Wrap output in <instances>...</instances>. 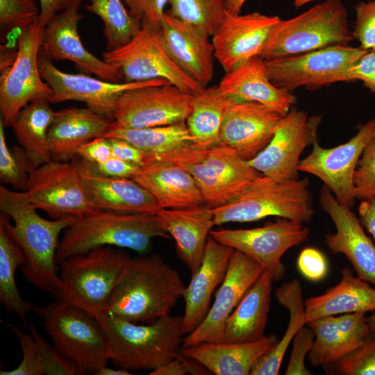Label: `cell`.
Returning a JSON list of instances; mask_svg holds the SVG:
<instances>
[{
  "instance_id": "1",
  "label": "cell",
  "mask_w": 375,
  "mask_h": 375,
  "mask_svg": "<svg viewBox=\"0 0 375 375\" xmlns=\"http://www.w3.org/2000/svg\"><path fill=\"white\" fill-rule=\"evenodd\" d=\"M0 217L9 236L23 251L24 278L40 290L54 294L60 283L56 253L61 232L76 217L49 220L42 217L31 203L26 192L0 186Z\"/></svg>"
},
{
  "instance_id": "2",
  "label": "cell",
  "mask_w": 375,
  "mask_h": 375,
  "mask_svg": "<svg viewBox=\"0 0 375 375\" xmlns=\"http://www.w3.org/2000/svg\"><path fill=\"white\" fill-rule=\"evenodd\" d=\"M185 285L178 272L157 254L131 258L101 315L151 323L170 315Z\"/></svg>"
},
{
  "instance_id": "3",
  "label": "cell",
  "mask_w": 375,
  "mask_h": 375,
  "mask_svg": "<svg viewBox=\"0 0 375 375\" xmlns=\"http://www.w3.org/2000/svg\"><path fill=\"white\" fill-rule=\"evenodd\" d=\"M97 319L108 343L110 360L119 368L153 371L181 350L182 316L169 315L147 325L103 314Z\"/></svg>"
},
{
  "instance_id": "4",
  "label": "cell",
  "mask_w": 375,
  "mask_h": 375,
  "mask_svg": "<svg viewBox=\"0 0 375 375\" xmlns=\"http://www.w3.org/2000/svg\"><path fill=\"white\" fill-rule=\"evenodd\" d=\"M157 216L150 213L92 210L76 217L65 230L56 253V262L92 249L111 246L147 253L155 238H169Z\"/></svg>"
},
{
  "instance_id": "5",
  "label": "cell",
  "mask_w": 375,
  "mask_h": 375,
  "mask_svg": "<svg viewBox=\"0 0 375 375\" xmlns=\"http://www.w3.org/2000/svg\"><path fill=\"white\" fill-rule=\"evenodd\" d=\"M174 164L191 174L210 208L224 206L240 194L261 174L233 148L219 143L210 147L194 144L149 158Z\"/></svg>"
},
{
  "instance_id": "6",
  "label": "cell",
  "mask_w": 375,
  "mask_h": 375,
  "mask_svg": "<svg viewBox=\"0 0 375 375\" xmlns=\"http://www.w3.org/2000/svg\"><path fill=\"white\" fill-rule=\"evenodd\" d=\"M121 249L101 247L60 262L56 300L83 309L97 319L131 258Z\"/></svg>"
},
{
  "instance_id": "7",
  "label": "cell",
  "mask_w": 375,
  "mask_h": 375,
  "mask_svg": "<svg viewBox=\"0 0 375 375\" xmlns=\"http://www.w3.org/2000/svg\"><path fill=\"white\" fill-rule=\"evenodd\" d=\"M353 39L341 0H325L274 25L260 56L264 60L292 56Z\"/></svg>"
},
{
  "instance_id": "8",
  "label": "cell",
  "mask_w": 375,
  "mask_h": 375,
  "mask_svg": "<svg viewBox=\"0 0 375 375\" xmlns=\"http://www.w3.org/2000/svg\"><path fill=\"white\" fill-rule=\"evenodd\" d=\"M307 178L276 181L260 175L230 203L212 208L215 225L251 222L276 216L301 223L314 215Z\"/></svg>"
},
{
  "instance_id": "9",
  "label": "cell",
  "mask_w": 375,
  "mask_h": 375,
  "mask_svg": "<svg viewBox=\"0 0 375 375\" xmlns=\"http://www.w3.org/2000/svg\"><path fill=\"white\" fill-rule=\"evenodd\" d=\"M51 343L81 374H94L110 360L107 339L97 319L78 307L56 300L33 306Z\"/></svg>"
},
{
  "instance_id": "10",
  "label": "cell",
  "mask_w": 375,
  "mask_h": 375,
  "mask_svg": "<svg viewBox=\"0 0 375 375\" xmlns=\"http://www.w3.org/2000/svg\"><path fill=\"white\" fill-rule=\"evenodd\" d=\"M367 51L360 47L340 44L265 60L273 84L292 92L301 87L317 89L351 81V68Z\"/></svg>"
},
{
  "instance_id": "11",
  "label": "cell",
  "mask_w": 375,
  "mask_h": 375,
  "mask_svg": "<svg viewBox=\"0 0 375 375\" xmlns=\"http://www.w3.org/2000/svg\"><path fill=\"white\" fill-rule=\"evenodd\" d=\"M103 58L120 72L124 82L162 78L192 94L205 89L171 59L162 44L160 29L147 24H142L139 33L126 44L105 51Z\"/></svg>"
},
{
  "instance_id": "12",
  "label": "cell",
  "mask_w": 375,
  "mask_h": 375,
  "mask_svg": "<svg viewBox=\"0 0 375 375\" xmlns=\"http://www.w3.org/2000/svg\"><path fill=\"white\" fill-rule=\"evenodd\" d=\"M44 26L37 19L22 30L13 62L1 69L0 113L6 126L11 124L17 113L27 104L52 94L42 78L38 67Z\"/></svg>"
},
{
  "instance_id": "13",
  "label": "cell",
  "mask_w": 375,
  "mask_h": 375,
  "mask_svg": "<svg viewBox=\"0 0 375 375\" xmlns=\"http://www.w3.org/2000/svg\"><path fill=\"white\" fill-rule=\"evenodd\" d=\"M215 240L238 250L258 263L273 281H281L285 267L281 259L290 248L307 241L310 231L303 223L281 218L260 227L211 230Z\"/></svg>"
},
{
  "instance_id": "14",
  "label": "cell",
  "mask_w": 375,
  "mask_h": 375,
  "mask_svg": "<svg viewBox=\"0 0 375 375\" xmlns=\"http://www.w3.org/2000/svg\"><path fill=\"white\" fill-rule=\"evenodd\" d=\"M193 97L170 83L128 90L116 102L113 124L138 128L186 121L192 110Z\"/></svg>"
},
{
  "instance_id": "15",
  "label": "cell",
  "mask_w": 375,
  "mask_h": 375,
  "mask_svg": "<svg viewBox=\"0 0 375 375\" xmlns=\"http://www.w3.org/2000/svg\"><path fill=\"white\" fill-rule=\"evenodd\" d=\"M26 192L33 206L53 219L78 217L93 210L83 190L76 159L51 160L33 169Z\"/></svg>"
},
{
  "instance_id": "16",
  "label": "cell",
  "mask_w": 375,
  "mask_h": 375,
  "mask_svg": "<svg viewBox=\"0 0 375 375\" xmlns=\"http://www.w3.org/2000/svg\"><path fill=\"white\" fill-rule=\"evenodd\" d=\"M321 122V115L308 117L304 111L292 107L282 117L269 143L248 162L274 181L298 179L301 154L317 140Z\"/></svg>"
},
{
  "instance_id": "17",
  "label": "cell",
  "mask_w": 375,
  "mask_h": 375,
  "mask_svg": "<svg viewBox=\"0 0 375 375\" xmlns=\"http://www.w3.org/2000/svg\"><path fill=\"white\" fill-rule=\"evenodd\" d=\"M374 136L375 118L361 124L353 137L338 146L324 148L316 140L311 152L300 160L298 170L317 177L341 205L351 208L353 174L362 151Z\"/></svg>"
},
{
  "instance_id": "18",
  "label": "cell",
  "mask_w": 375,
  "mask_h": 375,
  "mask_svg": "<svg viewBox=\"0 0 375 375\" xmlns=\"http://www.w3.org/2000/svg\"><path fill=\"white\" fill-rule=\"evenodd\" d=\"M38 67L42 78L52 90L49 99L51 103L81 101L90 109L112 120L116 102L125 91L148 85L169 83L162 78L115 83L94 78L83 73L69 74L58 69L49 58L40 52Z\"/></svg>"
},
{
  "instance_id": "19",
  "label": "cell",
  "mask_w": 375,
  "mask_h": 375,
  "mask_svg": "<svg viewBox=\"0 0 375 375\" xmlns=\"http://www.w3.org/2000/svg\"><path fill=\"white\" fill-rule=\"evenodd\" d=\"M264 269L244 253L234 250L224 278L203 321L183 338L181 349L201 342H222L227 319Z\"/></svg>"
},
{
  "instance_id": "20",
  "label": "cell",
  "mask_w": 375,
  "mask_h": 375,
  "mask_svg": "<svg viewBox=\"0 0 375 375\" xmlns=\"http://www.w3.org/2000/svg\"><path fill=\"white\" fill-rule=\"evenodd\" d=\"M319 204L328 215L335 232L327 233L325 244L333 254H344L357 276L375 285V244L365 233L351 208L341 205L330 190L323 185Z\"/></svg>"
},
{
  "instance_id": "21",
  "label": "cell",
  "mask_w": 375,
  "mask_h": 375,
  "mask_svg": "<svg viewBox=\"0 0 375 375\" xmlns=\"http://www.w3.org/2000/svg\"><path fill=\"white\" fill-rule=\"evenodd\" d=\"M280 20L258 12L233 15L226 12L212 36L215 58L227 72L243 62L260 56L268 36Z\"/></svg>"
},
{
  "instance_id": "22",
  "label": "cell",
  "mask_w": 375,
  "mask_h": 375,
  "mask_svg": "<svg viewBox=\"0 0 375 375\" xmlns=\"http://www.w3.org/2000/svg\"><path fill=\"white\" fill-rule=\"evenodd\" d=\"M282 117L260 103L231 98L221 127V143L248 161L269 143Z\"/></svg>"
},
{
  "instance_id": "23",
  "label": "cell",
  "mask_w": 375,
  "mask_h": 375,
  "mask_svg": "<svg viewBox=\"0 0 375 375\" xmlns=\"http://www.w3.org/2000/svg\"><path fill=\"white\" fill-rule=\"evenodd\" d=\"M78 10L76 6L65 10L44 26L40 53L50 60H70L81 73L94 74L110 82H124L115 67L97 58L83 46L78 33L82 19Z\"/></svg>"
},
{
  "instance_id": "24",
  "label": "cell",
  "mask_w": 375,
  "mask_h": 375,
  "mask_svg": "<svg viewBox=\"0 0 375 375\" xmlns=\"http://www.w3.org/2000/svg\"><path fill=\"white\" fill-rule=\"evenodd\" d=\"M200 28L165 12L160 26L162 44L176 66L203 88L214 74V47Z\"/></svg>"
},
{
  "instance_id": "25",
  "label": "cell",
  "mask_w": 375,
  "mask_h": 375,
  "mask_svg": "<svg viewBox=\"0 0 375 375\" xmlns=\"http://www.w3.org/2000/svg\"><path fill=\"white\" fill-rule=\"evenodd\" d=\"M81 183L93 210L158 215L162 209L156 199L133 178L108 176L79 158Z\"/></svg>"
},
{
  "instance_id": "26",
  "label": "cell",
  "mask_w": 375,
  "mask_h": 375,
  "mask_svg": "<svg viewBox=\"0 0 375 375\" xmlns=\"http://www.w3.org/2000/svg\"><path fill=\"white\" fill-rule=\"evenodd\" d=\"M234 249L210 235L199 269L192 274L182 297L185 302L183 317V334L193 331L205 319L215 289L222 283L230 257Z\"/></svg>"
},
{
  "instance_id": "27",
  "label": "cell",
  "mask_w": 375,
  "mask_h": 375,
  "mask_svg": "<svg viewBox=\"0 0 375 375\" xmlns=\"http://www.w3.org/2000/svg\"><path fill=\"white\" fill-rule=\"evenodd\" d=\"M315 333L308 360L313 367H325L358 348L370 333L365 312L322 317L307 324Z\"/></svg>"
},
{
  "instance_id": "28",
  "label": "cell",
  "mask_w": 375,
  "mask_h": 375,
  "mask_svg": "<svg viewBox=\"0 0 375 375\" xmlns=\"http://www.w3.org/2000/svg\"><path fill=\"white\" fill-rule=\"evenodd\" d=\"M217 86L228 97L260 103L281 116L297 102L292 92L273 84L265 60L260 56L250 58L226 72Z\"/></svg>"
},
{
  "instance_id": "29",
  "label": "cell",
  "mask_w": 375,
  "mask_h": 375,
  "mask_svg": "<svg viewBox=\"0 0 375 375\" xmlns=\"http://www.w3.org/2000/svg\"><path fill=\"white\" fill-rule=\"evenodd\" d=\"M112 119L89 108L70 107L56 111L48 131L51 160L71 161L78 149L91 140L103 137Z\"/></svg>"
},
{
  "instance_id": "30",
  "label": "cell",
  "mask_w": 375,
  "mask_h": 375,
  "mask_svg": "<svg viewBox=\"0 0 375 375\" xmlns=\"http://www.w3.org/2000/svg\"><path fill=\"white\" fill-rule=\"evenodd\" d=\"M162 228L176 242L179 258L194 274L199 269L208 238L215 226L212 208L207 206L162 209L156 215Z\"/></svg>"
},
{
  "instance_id": "31",
  "label": "cell",
  "mask_w": 375,
  "mask_h": 375,
  "mask_svg": "<svg viewBox=\"0 0 375 375\" xmlns=\"http://www.w3.org/2000/svg\"><path fill=\"white\" fill-rule=\"evenodd\" d=\"M146 189L165 209L204 205L199 188L190 173L163 160H151L132 178Z\"/></svg>"
},
{
  "instance_id": "32",
  "label": "cell",
  "mask_w": 375,
  "mask_h": 375,
  "mask_svg": "<svg viewBox=\"0 0 375 375\" xmlns=\"http://www.w3.org/2000/svg\"><path fill=\"white\" fill-rule=\"evenodd\" d=\"M278 339L274 335L247 342H201L181 352L203 365L212 374L248 375L256 360Z\"/></svg>"
},
{
  "instance_id": "33",
  "label": "cell",
  "mask_w": 375,
  "mask_h": 375,
  "mask_svg": "<svg viewBox=\"0 0 375 375\" xmlns=\"http://www.w3.org/2000/svg\"><path fill=\"white\" fill-rule=\"evenodd\" d=\"M340 274L337 285L305 300L306 324L326 316L375 311V288L348 267L343 268Z\"/></svg>"
},
{
  "instance_id": "34",
  "label": "cell",
  "mask_w": 375,
  "mask_h": 375,
  "mask_svg": "<svg viewBox=\"0 0 375 375\" xmlns=\"http://www.w3.org/2000/svg\"><path fill=\"white\" fill-rule=\"evenodd\" d=\"M272 282L264 271L227 319L223 342H252L265 336Z\"/></svg>"
},
{
  "instance_id": "35",
  "label": "cell",
  "mask_w": 375,
  "mask_h": 375,
  "mask_svg": "<svg viewBox=\"0 0 375 375\" xmlns=\"http://www.w3.org/2000/svg\"><path fill=\"white\" fill-rule=\"evenodd\" d=\"M49 99H39L24 107L15 117L11 127L17 142L28 156L34 167L51 160L48 131L56 111Z\"/></svg>"
},
{
  "instance_id": "36",
  "label": "cell",
  "mask_w": 375,
  "mask_h": 375,
  "mask_svg": "<svg viewBox=\"0 0 375 375\" xmlns=\"http://www.w3.org/2000/svg\"><path fill=\"white\" fill-rule=\"evenodd\" d=\"M280 305L289 311V322L281 340L253 365L251 375H277L287 349L298 331L306 325L305 300L301 283L296 279L281 285L275 290Z\"/></svg>"
},
{
  "instance_id": "37",
  "label": "cell",
  "mask_w": 375,
  "mask_h": 375,
  "mask_svg": "<svg viewBox=\"0 0 375 375\" xmlns=\"http://www.w3.org/2000/svg\"><path fill=\"white\" fill-rule=\"evenodd\" d=\"M230 101L218 86L205 88L194 94L185 122L194 144L210 147L221 143V127Z\"/></svg>"
},
{
  "instance_id": "38",
  "label": "cell",
  "mask_w": 375,
  "mask_h": 375,
  "mask_svg": "<svg viewBox=\"0 0 375 375\" xmlns=\"http://www.w3.org/2000/svg\"><path fill=\"white\" fill-rule=\"evenodd\" d=\"M103 137L117 138L128 142L144 153L145 160L194 144L185 121L166 126L138 128L117 126L112 122Z\"/></svg>"
},
{
  "instance_id": "39",
  "label": "cell",
  "mask_w": 375,
  "mask_h": 375,
  "mask_svg": "<svg viewBox=\"0 0 375 375\" xmlns=\"http://www.w3.org/2000/svg\"><path fill=\"white\" fill-rule=\"evenodd\" d=\"M25 262L23 251L0 224V302L8 312L17 314L27 328L26 315L33 311V305L22 297L15 276L17 268Z\"/></svg>"
},
{
  "instance_id": "40",
  "label": "cell",
  "mask_w": 375,
  "mask_h": 375,
  "mask_svg": "<svg viewBox=\"0 0 375 375\" xmlns=\"http://www.w3.org/2000/svg\"><path fill=\"white\" fill-rule=\"evenodd\" d=\"M88 11L99 16L104 24L106 51L120 47L131 41L140 31L141 23L133 17L121 0H88Z\"/></svg>"
},
{
  "instance_id": "41",
  "label": "cell",
  "mask_w": 375,
  "mask_h": 375,
  "mask_svg": "<svg viewBox=\"0 0 375 375\" xmlns=\"http://www.w3.org/2000/svg\"><path fill=\"white\" fill-rule=\"evenodd\" d=\"M226 0H169L167 13L212 36L226 14Z\"/></svg>"
},
{
  "instance_id": "42",
  "label": "cell",
  "mask_w": 375,
  "mask_h": 375,
  "mask_svg": "<svg viewBox=\"0 0 375 375\" xmlns=\"http://www.w3.org/2000/svg\"><path fill=\"white\" fill-rule=\"evenodd\" d=\"M4 127L0 119V180L3 184L11 185L15 190L26 192L30 172L35 167L23 147L8 146Z\"/></svg>"
},
{
  "instance_id": "43",
  "label": "cell",
  "mask_w": 375,
  "mask_h": 375,
  "mask_svg": "<svg viewBox=\"0 0 375 375\" xmlns=\"http://www.w3.org/2000/svg\"><path fill=\"white\" fill-rule=\"evenodd\" d=\"M323 368L331 375H375V333H370L354 351Z\"/></svg>"
},
{
  "instance_id": "44",
  "label": "cell",
  "mask_w": 375,
  "mask_h": 375,
  "mask_svg": "<svg viewBox=\"0 0 375 375\" xmlns=\"http://www.w3.org/2000/svg\"><path fill=\"white\" fill-rule=\"evenodd\" d=\"M8 327L19 339L22 351V360L12 370H1V375H43L46 374L45 365L33 336L24 333L16 326L6 323Z\"/></svg>"
},
{
  "instance_id": "45",
  "label": "cell",
  "mask_w": 375,
  "mask_h": 375,
  "mask_svg": "<svg viewBox=\"0 0 375 375\" xmlns=\"http://www.w3.org/2000/svg\"><path fill=\"white\" fill-rule=\"evenodd\" d=\"M36 0H0V24L6 29L22 30L38 18Z\"/></svg>"
},
{
  "instance_id": "46",
  "label": "cell",
  "mask_w": 375,
  "mask_h": 375,
  "mask_svg": "<svg viewBox=\"0 0 375 375\" xmlns=\"http://www.w3.org/2000/svg\"><path fill=\"white\" fill-rule=\"evenodd\" d=\"M353 182L355 199H375V136L362 153Z\"/></svg>"
},
{
  "instance_id": "47",
  "label": "cell",
  "mask_w": 375,
  "mask_h": 375,
  "mask_svg": "<svg viewBox=\"0 0 375 375\" xmlns=\"http://www.w3.org/2000/svg\"><path fill=\"white\" fill-rule=\"evenodd\" d=\"M30 333L33 336L42 355L47 375H80L78 368L54 347L44 340L33 325L29 326Z\"/></svg>"
},
{
  "instance_id": "48",
  "label": "cell",
  "mask_w": 375,
  "mask_h": 375,
  "mask_svg": "<svg viewBox=\"0 0 375 375\" xmlns=\"http://www.w3.org/2000/svg\"><path fill=\"white\" fill-rule=\"evenodd\" d=\"M356 19L351 31L353 38L365 50L375 48V0L360 1L355 7Z\"/></svg>"
},
{
  "instance_id": "49",
  "label": "cell",
  "mask_w": 375,
  "mask_h": 375,
  "mask_svg": "<svg viewBox=\"0 0 375 375\" xmlns=\"http://www.w3.org/2000/svg\"><path fill=\"white\" fill-rule=\"evenodd\" d=\"M315 341L313 331L306 324L293 338V344L285 375H312L305 364L306 358L312 350Z\"/></svg>"
},
{
  "instance_id": "50",
  "label": "cell",
  "mask_w": 375,
  "mask_h": 375,
  "mask_svg": "<svg viewBox=\"0 0 375 375\" xmlns=\"http://www.w3.org/2000/svg\"><path fill=\"white\" fill-rule=\"evenodd\" d=\"M129 14L142 24L160 29L169 0H123Z\"/></svg>"
},
{
  "instance_id": "51",
  "label": "cell",
  "mask_w": 375,
  "mask_h": 375,
  "mask_svg": "<svg viewBox=\"0 0 375 375\" xmlns=\"http://www.w3.org/2000/svg\"><path fill=\"white\" fill-rule=\"evenodd\" d=\"M297 267L307 279L317 282L322 280L328 272V264L324 255L312 247L303 249L297 258Z\"/></svg>"
},
{
  "instance_id": "52",
  "label": "cell",
  "mask_w": 375,
  "mask_h": 375,
  "mask_svg": "<svg viewBox=\"0 0 375 375\" xmlns=\"http://www.w3.org/2000/svg\"><path fill=\"white\" fill-rule=\"evenodd\" d=\"M112 156L108 138L100 137L83 145L77 157L92 166L100 164Z\"/></svg>"
},
{
  "instance_id": "53",
  "label": "cell",
  "mask_w": 375,
  "mask_h": 375,
  "mask_svg": "<svg viewBox=\"0 0 375 375\" xmlns=\"http://www.w3.org/2000/svg\"><path fill=\"white\" fill-rule=\"evenodd\" d=\"M351 81H361L375 93V50L367 51L349 71Z\"/></svg>"
},
{
  "instance_id": "54",
  "label": "cell",
  "mask_w": 375,
  "mask_h": 375,
  "mask_svg": "<svg viewBox=\"0 0 375 375\" xmlns=\"http://www.w3.org/2000/svg\"><path fill=\"white\" fill-rule=\"evenodd\" d=\"M92 167L101 174L108 176L130 178H132L140 169V167L114 156Z\"/></svg>"
},
{
  "instance_id": "55",
  "label": "cell",
  "mask_w": 375,
  "mask_h": 375,
  "mask_svg": "<svg viewBox=\"0 0 375 375\" xmlns=\"http://www.w3.org/2000/svg\"><path fill=\"white\" fill-rule=\"evenodd\" d=\"M112 156L124 161L142 167L145 162L144 153L128 142L117 138H108Z\"/></svg>"
},
{
  "instance_id": "56",
  "label": "cell",
  "mask_w": 375,
  "mask_h": 375,
  "mask_svg": "<svg viewBox=\"0 0 375 375\" xmlns=\"http://www.w3.org/2000/svg\"><path fill=\"white\" fill-rule=\"evenodd\" d=\"M38 22L46 26L58 13L72 7L80 8L83 0H39Z\"/></svg>"
},
{
  "instance_id": "57",
  "label": "cell",
  "mask_w": 375,
  "mask_h": 375,
  "mask_svg": "<svg viewBox=\"0 0 375 375\" xmlns=\"http://www.w3.org/2000/svg\"><path fill=\"white\" fill-rule=\"evenodd\" d=\"M359 220L375 243V199L361 200L358 208Z\"/></svg>"
},
{
  "instance_id": "58",
  "label": "cell",
  "mask_w": 375,
  "mask_h": 375,
  "mask_svg": "<svg viewBox=\"0 0 375 375\" xmlns=\"http://www.w3.org/2000/svg\"><path fill=\"white\" fill-rule=\"evenodd\" d=\"M150 375H185L186 369L183 362L176 357L173 360L163 364L158 368L151 371Z\"/></svg>"
},
{
  "instance_id": "59",
  "label": "cell",
  "mask_w": 375,
  "mask_h": 375,
  "mask_svg": "<svg viewBox=\"0 0 375 375\" xmlns=\"http://www.w3.org/2000/svg\"><path fill=\"white\" fill-rule=\"evenodd\" d=\"M183 363L187 374L194 375H206L212 374L210 372L201 362L195 359L184 355L181 350L176 356Z\"/></svg>"
},
{
  "instance_id": "60",
  "label": "cell",
  "mask_w": 375,
  "mask_h": 375,
  "mask_svg": "<svg viewBox=\"0 0 375 375\" xmlns=\"http://www.w3.org/2000/svg\"><path fill=\"white\" fill-rule=\"evenodd\" d=\"M247 0H226V10L233 15L240 14L241 10Z\"/></svg>"
},
{
  "instance_id": "61",
  "label": "cell",
  "mask_w": 375,
  "mask_h": 375,
  "mask_svg": "<svg viewBox=\"0 0 375 375\" xmlns=\"http://www.w3.org/2000/svg\"><path fill=\"white\" fill-rule=\"evenodd\" d=\"M132 373L130 371L119 368L118 369H112L107 366L101 367L99 369L95 375H131Z\"/></svg>"
},
{
  "instance_id": "62",
  "label": "cell",
  "mask_w": 375,
  "mask_h": 375,
  "mask_svg": "<svg viewBox=\"0 0 375 375\" xmlns=\"http://www.w3.org/2000/svg\"><path fill=\"white\" fill-rule=\"evenodd\" d=\"M367 322L370 333H375V311L369 317H367Z\"/></svg>"
},
{
  "instance_id": "63",
  "label": "cell",
  "mask_w": 375,
  "mask_h": 375,
  "mask_svg": "<svg viewBox=\"0 0 375 375\" xmlns=\"http://www.w3.org/2000/svg\"><path fill=\"white\" fill-rule=\"evenodd\" d=\"M314 1L317 0H294L293 4L294 7L297 8Z\"/></svg>"
},
{
  "instance_id": "64",
  "label": "cell",
  "mask_w": 375,
  "mask_h": 375,
  "mask_svg": "<svg viewBox=\"0 0 375 375\" xmlns=\"http://www.w3.org/2000/svg\"><path fill=\"white\" fill-rule=\"evenodd\" d=\"M372 50H375V48L374 49H372Z\"/></svg>"
}]
</instances>
